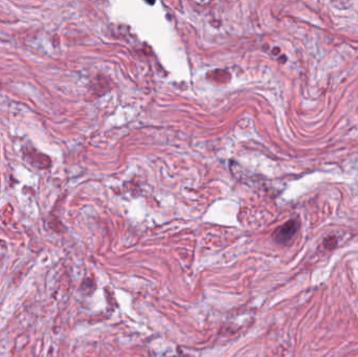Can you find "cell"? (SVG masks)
<instances>
[{
    "instance_id": "6da1fadb",
    "label": "cell",
    "mask_w": 358,
    "mask_h": 357,
    "mask_svg": "<svg viewBox=\"0 0 358 357\" xmlns=\"http://www.w3.org/2000/svg\"><path fill=\"white\" fill-rule=\"evenodd\" d=\"M300 227V223L297 220H290L280 227L274 234V239L276 242L285 244L292 239V237L297 234Z\"/></svg>"
}]
</instances>
